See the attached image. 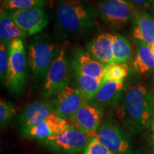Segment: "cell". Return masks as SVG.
Instances as JSON below:
<instances>
[{"label":"cell","instance_id":"1","mask_svg":"<svg viewBox=\"0 0 154 154\" xmlns=\"http://www.w3.org/2000/svg\"><path fill=\"white\" fill-rule=\"evenodd\" d=\"M119 117L133 134H138L151 126L154 114V94L143 84L124 89L118 102Z\"/></svg>","mask_w":154,"mask_h":154},{"label":"cell","instance_id":"2","mask_svg":"<svg viewBox=\"0 0 154 154\" xmlns=\"http://www.w3.org/2000/svg\"><path fill=\"white\" fill-rule=\"evenodd\" d=\"M56 12L58 28L67 36H84L99 26L97 11L81 0H62Z\"/></svg>","mask_w":154,"mask_h":154},{"label":"cell","instance_id":"3","mask_svg":"<svg viewBox=\"0 0 154 154\" xmlns=\"http://www.w3.org/2000/svg\"><path fill=\"white\" fill-rule=\"evenodd\" d=\"M27 56L22 38H16L9 46V66L7 86L14 95H19L24 91L27 79Z\"/></svg>","mask_w":154,"mask_h":154},{"label":"cell","instance_id":"4","mask_svg":"<svg viewBox=\"0 0 154 154\" xmlns=\"http://www.w3.org/2000/svg\"><path fill=\"white\" fill-rule=\"evenodd\" d=\"M59 50L53 42L43 35H37L28 45V63L35 77H45Z\"/></svg>","mask_w":154,"mask_h":154},{"label":"cell","instance_id":"5","mask_svg":"<svg viewBox=\"0 0 154 154\" xmlns=\"http://www.w3.org/2000/svg\"><path fill=\"white\" fill-rule=\"evenodd\" d=\"M70 79V63L64 50L61 49L53 61L46 76L42 95L46 98L56 96L69 85Z\"/></svg>","mask_w":154,"mask_h":154},{"label":"cell","instance_id":"6","mask_svg":"<svg viewBox=\"0 0 154 154\" xmlns=\"http://www.w3.org/2000/svg\"><path fill=\"white\" fill-rule=\"evenodd\" d=\"M91 137L71 124L70 128L65 132L42 142L56 154H78L83 152Z\"/></svg>","mask_w":154,"mask_h":154},{"label":"cell","instance_id":"7","mask_svg":"<svg viewBox=\"0 0 154 154\" xmlns=\"http://www.w3.org/2000/svg\"><path fill=\"white\" fill-rule=\"evenodd\" d=\"M98 10L102 20L112 28L133 21L138 11L128 0H99Z\"/></svg>","mask_w":154,"mask_h":154},{"label":"cell","instance_id":"8","mask_svg":"<svg viewBox=\"0 0 154 154\" xmlns=\"http://www.w3.org/2000/svg\"><path fill=\"white\" fill-rule=\"evenodd\" d=\"M96 136L114 154H138L126 134L110 121L99 126Z\"/></svg>","mask_w":154,"mask_h":154},{"label":"cell","instance_id":"9","mask_svg":"<svg viewBox=\"0 0 154 154\" xmlns=\"http://www.w3.org/2000/svg\"><path fill=\"white\" fill-rule=\"evenodd\" d=\"M14 22L26 36L41 32L48 24V17L43 7H36L9 11Z\"/></svg>","mask_w":154,"mask_h":154},{"label":"cell","instance_id":"10","mask_svg":"<svg viewBox=\"0 0 154 154\" xmlns=\"http://www.w3.org/2000/svg\"><path fill=\"white\" fill-rule=\"evenodd\" d=\"M86 102L87 101L78 88L69 85L55 96L53 103L54 113L66 120H70Z\"/></svg>","mask_w":154,"mask_h":154},{"label":"cell","instance_id":"11","mask_svg":"<svg viewBox=\"0 0 154 154\" xmlns=\"http://www.w3.org/2000/svg\"><path fill=\"white\" fill-rule=\"evenodd\" d=\"M103 114V108L86 102L69 121L78 129L89 136H94L101 126Z\"/></svg>","mask_w":154,"mask_h":154},{"label":"cell","instance_id":"12","mask_svg":"<svg viewBox=\"0 0 154 154\" xmlns=\"http://www.w3.org/2000/svg\"><path fill=\"white\" fill-rule=\"evenodd\" d=\"M68 120L59 116L55 113H51L47 119L37 126L22 133L24 137L44 140L65 132L70 128Z\"/></svg>","mask_w":154,"mask_h":154},{"label":"cell","instance_id":"13","mask_svg":"<svg viewBox=\"0 0 154 154\" xmlns=\"http://www.w3.org/2000/svg\"><path fill=\"white\" fill-rule=\"evenodd\" d=\"M52 113H54V106L48 101H35L26 105L18 119L21 132L37 126Z\"/></svg>","mask_w":154,"mask_h":154},{"label":"cell","instance_id":"14","mask_svg":"<svg viewBox=\"0 0 154 154\" xmlns=\"http://www.w3.org/2000/svg\"><path fill=\"white\" fill-rule=\"evenodd\" d=\"M72 63L74 71L103 79L104 65L96 60L87 51L81 48L74 49L72 51Z\"/></svg>","mask_w":154,"mask_h":154},{"label":"cell","instance_id":"15","mask_svg":"<svg viewBox=\"0 0 154 154\" xmlns=\"http://www.w3.org/2000/svg\"><path fill=\"white\" fill-rule=\"evenodd\" d=\"M133 36L148 45L154 42V16L147 11H138L133 19Z\"/></svg>","mask_w":154,"mask_h":154},{"label":"cell","instance_id":"16","mask_svg":"<svg viewBox=\"0 0 154 154\" xmlns=\"http://www.w3.org/2000/svg\"><path fill=\"white\" fill-rule=\"evenodd\" d=\"M113 35L101 34L92 39L86 46L87 51L103 65L113 63L112 44Z\"/></svg>","mask_w":154,"mask_h":154},{"label":"cell","instance_id":"17","mask_svg":"<svg viewBox=\"0 0 154 154\" xmlns=\"http://www.w3.org/2000/svg\"><path fill=\"white\" fill-rule=\"evenodd\" d=\"M124 91V82H105L88 103L103 109L117 104Z\"/></svg>","mask_w":154,"mask_h":154},{"label":"cell","instance_id":"18","mask_svg":"<svg viewBox=\"0 0 154 154\" xmlns=\"http://www.w3.org/2000/svg\"><path fill=\"white\" fill-rule=\"evenodd\" d=\"M26 34L19 27L9 11L1 9L0 14V39L1 42L10 43L16 38L26 37Z\"/></svg>","mask_w":154,"mask_h":154},{"label":"cell","instance_id":"19","mask_svg":"<svg viewBox=\"0 0 154 154\" xmlns=\"http://www.w3.org/2000/svg\"><path fill=\"white\" fill-rule=\"evenodd\" d=\"M154 69V56L150 46L138 42L135 58L132 63V69L138 74H144Z\"/></svg>","mask_w":154,"mask_h":154},{"label":"cell","instance_id":"20","mask_svg":"<svg viewBox=\"0 0 154 154\" xmlns=\"http://www.w3.org/2000/svg\"><path fill=\"white\" fill-rule=\"evenodd\" d=\"M77 88L79 90L86 101L88 102L93 99L103 84V79L90 76L74 71Z\"/></svg>","mask_w":154,"mask_h":154},{"label":"cell","instance_id":"21","mask_svg":"<svg viewBox=\"0 0 154 154\" xmlns=\"http://www.w3.org/2000/svg\"><path fill=\"white\" fill-rule=\"evenodd\" d=\"M112 53L113 63H126L132 57L131 44L126 37L120 34L113 35Z\"/></svg>","mask_w":154,"mask_h":154},{"label":"cell","instance_id":"22","mask_svg":"<svg viewBox=\"0 0 154 154\" xmlns=\"http://www.w3.org/2000/svg\"><path fill=\"white\" fill-rule=\"evenodd\" d=\"M128 73L126 63H111L104 65L103 82H124Z\"/></svg>","mask_w":154,"mask_h":154},{"label":"cell","instance_id":"23","mask_svg":"<svg viewBox=\"0 0 154 154\" xmlns=\"http://www.w3.org/2000/svg\"><path fill=\"white\" fill-rule=\"evenodd\" d=\"M46 5L45 0H2V9L11 11L41 7Z\"/></svg>","mask_w":154,"mask_h":154},{"label":"cell","instance_id":"24","mask_svg":"<svg viewBox=\"0 0 154 154\" xmlns=\"http://www.w3.org/2000/svg\"><path fill=\"white\" fill-rule=\"evenodd\" d=\"M9 46L10 43L1 42L0 44V79L2 86H6L9 66Z\"/></svg>","mask_w":154,"mask_h":154},{"label":"cell","instance_id":"25","mask_svg":"<svg viewBox=\"0 0 154 154\" xmlns=\"http://www.w3.org/2000/svg\"><path fill=\"white\" fill-rule=\"evenodd\" d=\"M17 111V108L10 101L2 99L0 101V124L2 127L9 125Z\"/></svg>","mask_w":154,"mask_h":154},{"label":"cell","instance_id":"26","mask_svg":"<svg viewBox=\"0 0 154 154\" xmlns=\"http://www.w3.org/2000/svg\"><path fill=\"white\" fill-rule=\"evenodd\" d=\"M82 154H114L96 136H92Z\"/></svg>","mask_w":154,"mask_h":154},{"label":"cell","instance_id":"27","mask_svg":"<svg viewBox=\"0 0 154 154\" xmlns=\"http://www.w3.org/2000/svg\"><path fill=\"white\" fill-rule=\"evenodd\" d=\"M134 5H146L149 3L151 0H128Z\"/></svg>","mask_w":154,"mask_h":154},{"label":"cell","instance_id":"28","mask_svg":"<svg viewBox=\"0 0 154 154\" xmlns=\"http://www.w3.org/2000/svg\"><path fill=\"white\" fill-rule=\"evenodd\" d=\"M149 143H150V148H151L152 153L154 154V131H153L152 134L151 135Z\"/></svg>","mask_w":154,"mask_h":154},{"label":"cell","instance_id":"29","mask_svg":"<svg viewBox=\"0 0 154 154\" xmlns=\"http://www.w3.org/2000/svg\"><path fill=\"white\" fill-rule=\"evenodd\" d=\"M150 48H151L152 53H153V54L154 56V42L151 44V45H150Z\"/></svg>","mask_w":154,"mask_h":154},{"label":"cell","instance_id":"30","mask_svg":"<svg viewBox=\"0 0 154 154\" xmlns=\"http://www.w3.org/2000/svg\"><path fill=\"white\" fill-rule=\"evenodd\" d=\"M151 128L153 130V131H154V114H153V120H152V123H151Z\"/></svg>","mask_w":154,"mask_h":154},{"label":"cell","instance_id":"31","mask_svg":"<svg viewBox=\"0 0 154 154\" xmlns=\"http://www.w3.org/2000/svg\"><path fill=\"white\" fill-rule=\"evenodd\" d=\"M152 7H153V9L154 10V2H153V3H152Z\"/></svg>","mask_w":154,"mask_h":154},{"label":"cell","instance_id":"32","mask_svg":"<svg viewBox=\"0 0 154 154\" xmlns=\"http://www.w3.org/2000/svg\"><path fill=\"white\" fill-rule=\"evenodd\" d=\"M152 1H153V2H154V0H152Z\"/></svg>","mask_w":154,"mask_h":154},{"label":"cell","instance_id":"33","mask_svg":"<svg viewBox=\"0 0 154 154\" xmlns=\"http://www.w3.org/2000/svg\"><path fill=\"white\" fill-rule=\"evenodd\" d=\"M81 1H82V0H81Z\"/></svg>","mask_w":154,"mask_h":154}]
</instances>
